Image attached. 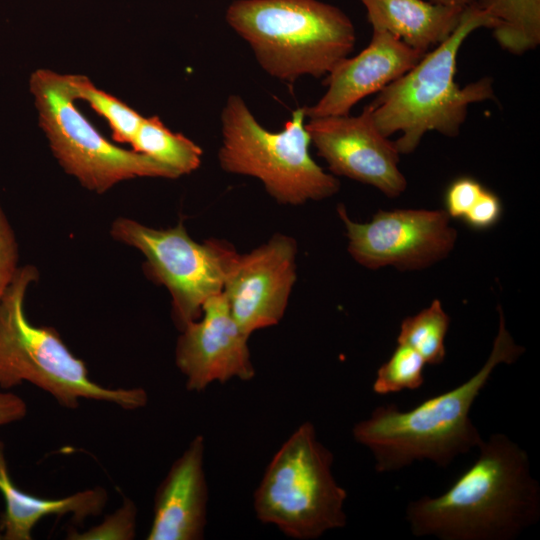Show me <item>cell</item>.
Segmentation results:
<instances>
[{"instance_id":"6da1fadb","label":"cell","mask_w":540,"mask_h":540,"mask_svg":"<svg viewBox=\"0 0 540 540\" xmlns=\"http://www.w3.org/2000/svg\"><path fill=\"white\" fill-rule=\"evenodd\" d=\"M474 462L438 496L408 503L405 518L416 537L440 540H514L540 519V486L527 452L493 433Z\"/></svg>"},{"instance_id":"7a4b0ae2","label":"cell","mask_w":540,"mask_h":540,"mask_svg":"<svg viewBox=\"0 0 540 540\" xmlns=\"http://www.w3.org/2000/svg\"><path fill=\"white\" fill-rule=\"evenodd\" d=\"M498 309L499 328L490 355L467 381L407 411L395 404L378 406L353 426L354 440L370 450L378 473L398 471L423 460L445 468L483 442L470 417L473 404L497 366L512 364L524 353Z\"/></svg>"},{"instance_id":"3957f363","label":"cell","mask_w":540,"mask_h":540,"mask_svg":"<svg viewBox=\"0 0 540 540\" xmlns=\"http://www.w3.org/2000/svg\"><path fill=\"white\" fill-rule=\"evenodd\" d=\"M493 21L477 0L466 6L451 35L425 53L404 75L378 92L369 104L378 129L394 141L400 154L413 152L424 135L459 134L471 104L495 99L493 80L483 77L460 87L455 80L459 50L479 28Z\"/></svg>"},{"instance_id":"277c9868","label":"cell","mask_w":540,"mask_h":540,"mask_svg":"<svg viewBox=\"0 0 540 540\" xmlns=\"http://www.w3.org/2000/svg\"><path fill=\"white\" fill-rule=\"evenodd\" d=\"M226 21L249 44L261 68L287 83L327 76L356 40L347 14L319 0H235Z\"/></svg>"},{"instance_id":"5b68a950","label":"cell","mask_w":540,"mask_h":540,"mask_svg":"<svg viewBox=\"0 0 540 540\" xmlns=\"http://www.w3.org/2000/svg\"><path fill=\"white\" fill-rule=\"evenodd\" d=\"M38 278L35 266H19L0 300V387L10 389L29 382L67 409H77L82 399L125 410L146 406V390L110 388L94 382L85 362L70 351L54 327L36 326L28 320L25 297Z\"/></svg>"},{"instance_id":"8992f818","label":"cell","mask_w":540,"mask_h":540,"mask_svg":"<svg viewBox=\"0 0 540 540\" xmlns=\"http://www.w3.org/2000/svg\"><path fill=\"white\" fill-rule=\"evenodd\" d=\"M305 118V107H299L281 131L272 132L257 121L241 96L231 94L221 112V168L260 180L281 204L296 206L333 196L339 181L311 157Z\"/></svg>"},{"instance_id":"52a82bcc","label":"cell","mask_w":540,"mask_h":540,"mask_svg":"<svg viewBox=\"0 0 540 540\" xmlns=\"http://www.w3.org/2000/svg\"><path fill=\"white\" fill-rule=\"evenodd\" d=\"M333 459L313 424H301L275 453L254 492L257 518L299 540L345 527L347 492L333 476Z\"/></svg>"},{"instance_id":"ba28073f","label":"cell","mask_w":540,"mask_h":540,"mask_svg":"<svg viewBox=\"0 0 540 540\" xmlns=\"http://www.w3.org/2000/svg\"><path fill=\"white\" fill-rule=\"evenodd\" d=\"M28 86L54 158L85 189L102 194L138 177L179 178L162 163L105 138L78 109L70 74L39 68Z\"/></svg>"},{"instance_id":"9c48e42d","label":"cell","mask_w":540,"mask_h":540,"mask_svg":"<svg viewBox=\"0 0 540 540\" xmlns=\"http://www.w3.org/2000/svg\"><path fill=\"white\" fill-rule=\"evenodd\" d=\"M110 234L144 255V272L168 290L179 330L198 319L204 303L222 292L227 262L234 251L223 241L198 243L182 221L174 227L155 229L126 217L113 221Z\"/></svg>"},{"instance_id":"30bf717a","label":"cell","mask_w":540,"mask_h":540,"mask_svg":"<svg viewBox=\"0 0 540 540\" xmlns=\"http://www.w3.org/2000/svg\"><path fill=\"white\" fill-rule=\"evenodd\" d=\"M337 210L346 227L350 255L369 269L427 268L447 257L456 243L457 232L445 210H380L367 223L351 220L343 205Z\"/></svg>"},{"instance_id":"8fae6325","label":"cell","mask_w":540,"mask_h":540,"mask_svg":"<svg viewBox=\"0 0 540 540\" xmlns=\"http://www.w3.org/2000/svg\"><path fill=\"white\" fill-rule=\"evenodd\" d=\"M297 245L275 234L249 253L230 255L222 292L230 311L249 336L283 318L296 281Z\"/></svg>"},{"instance_id":"7c38bea8","label":"cell","mask_w":540,"mask_h":540,"mask_svg":"<svg viewBox=\"0 0 540 540\" xmlns=\"http://www.w3.org/2000/svg\"><path fill=\"white\" fill-rule=\"evenodd\" d=\"M305 128L333 175L371 185L389 198L405 191L407 180L398 167L400 153L376 126L369 105L355 116L311 118Z\"/></svg>"},{"instance_id":"4fadbf2b","label":"cell","mask_w":540,"mask_h":540,"mask_svg":"<svg viewBox=\"0 0 540 540\" xmlns=\"http://www.w3.org/2000/svg\"><path fill=\"white\" fill-rule=\"evenodd\" d=\"M180 331L175 364L185 376L187 390L201 392L214 381H247L255 376L250 336L234 319L223 292L210 297L201 316Z\"/></svg>"},{"instance_id":"5bb4252c","label":"cell","mask_w":540,"mask_h":540,"mask_svg":"<svg viewBox=\"0 0 540 540\" xmlns=\"http://www.w3.org/2000/svg\"><path fill=\"white\" fill-rule=\"evenodd\" d=\"M372 30L366 48L344 58L328 73L327 90L315 104L305 107L306 117L350 114L359 101L397 80L424 55L386 31Z\"/></svg>"},{"instance_id":"9a60e30c","label":"cell","mask_w":540,"mask_h":540,"mask_svg":"<svg viewBox=\"0 0 540 540\" xmlns=\"http://www.w3.org/2000/svg\"><path fill=\"white\" fill-rule=\"evenodd\" d=\"M205 441L197 435L173 462L154 496L148 540H199L207 522Z\"/></svg>"},{"instance_id":"2e32d148","label":"cell","mask_w":540,"mask_h":540,"mask_svg":"<svg viewBox=\"0 0 540 540\" xmlns=\"http://www.w3.org/2000/svg\"><path fill=\"white\" fill-rule=\"evenodd\" d=\"M0 492L5 508L0 517L1 540H30L34 527L49 515L70 514L76 523L99 515L108 501L103 487L78 491L63 498H41L17 487L8 470L4 444L0 441Z\"/></svg>"},{"instance_id":"e0dca14e","label":"cell","mask_w":540,"mask_h":540,"mask_svg":"<svg viewBox=\"0 0 540 540\" xmlns=\"http://www.w3.org/2000/svg\"><path fill=\"white\" fill-rule=\"evenodd\" d=\"M372 29L383 30L425 54L447 39L464 8L427 0H358Z\"/></svg>"},{"instance_id":"ac0fdd59","label":"cell","mask_w":540,"mask_h":540,"mask_svg":"<svg viewBox=\"0 0 540 540\" xmlns=\"http://www.w3.org/2000/svg\"><path fill=\"white\" fill-rule=\"evenodd\" d=\"M493 21V36L509 53L524 54L540 44V0H477Z\"/></svg>"},{"instance_id":"d6986e66","label":"cell","mask_w":540,"mask_h":540,"mask_svg":"<svg viewBox=\"0 0 540 540\" xmlns=\"http://www.w3.org/2000/svg\"><path fill=\"white\" fill-rule=\"evenodd\" d=\"M130 146L133 151L167 166L178 177L198 169L203 153L200 146L170 130L156 115L144 117Z\"/></svg>"},{"instance_id":"ffe728a7","label":"cell","mask_w":540,"mask_h":540,"mask_svg":"<svg viewBox=\"0 0 540 540\" xmlns=\"http://www.w3.org/2000/svg\"><path fill=\"white\" fill-rule=\"evenodd\" d=\"M449 324L450 318L441 301L435 299L427 308L401 322L397 342L418 352L426 364H441L446 355Z\"/></svg>"},{"instance_id":"44dd1931","label":"cell","mask_w":540,"mask_h":540,"mask_svg":"<svg viewBox=\"0 0 540 540\" xmlns=\"http://www.w3.org/2000/svg\"><path fill=\"white\" fill-rule=\"evenodd\" d=\"M70 77L77 100L86 102L106 120L113 141L130 145L144 116L119 98L98 88L88 77L79 74H70Z\"/></svg>"},{"instance_id":"7402d4cb","label":"cell","mask_w":540,"mask_h":540,"mask_svg":"<svg viewBox=\"0 0 540 540\" xmlns=\"http://www.w3.org/2000/svg\"><path fill=\"white\" fill-rule=\"evenodd\" d=\"M425 365L418 352L407 345L398 344L389 359L377 370L373 392L387 395L420 388L425 381Z\"/></svg>"},{"instance_id":"603a6c76","label":"cell","mask_w":540,"mask_h":540,"mask_svg":"<svg viewBox=\"0 0 540 540\" xmlns=\"http://www.w3.org/2000/svg\"><path fill=\"white\" fill-rule=\"evenodd\" d=\"M137 509L133 501L123 498L122 505L98 525L84 532L69 529L66 539L70 540H131L136 535Z\"/></svg>"},{"instance_id":"cb8c5ba5","label":"cell","mask_w":540,"mask_h":540,"mask_svg":"<svg viewBox=\"0 0 540 540\" xmlns=\"http://www.w3.org/2000/svg\"><path fill=\"white\" fill-rule=\"evenodd\" d=\"M484 187L476 179L462 176L454 179L444 194L445 211L452 218L462 219L477 201Z\"/></svg>"},{"instance_id":"d4e9b609","label":"cell","mask_w":540,"mask_h":540,"mask_svg":"<svg viewBox=\"0 0 540 540\" xmlns=\"http://www.w3.org/2000/svg\"><path fill=\"white\" fill-rule=\"evenodd\" d=\"M15 232L0 204V300L19 268Z\"/></svg>"},{"instance_id":"484cf974","label":"cell","mask_w":540,"mask_h":540,"mask_svg":"<svg viewBox=\"0 0 540 540\" xmlns=\"http://www.w3.org/2000/svg\"><path fill=\"white\" fill-rule=\"evenodd\" d=\"M503 207L498 195L484 187L477 201L462 218L474 230H486L498 223Z\"/></svg>"},{"instance_id":"4316f807","label":"cell","mask_w":540,"mask_h":540,"mask_svg":"<svg viewBox=\"0 0 540 540\" xmlns=\"http://www.w3.org/2000/svg\"><path fill=\"white\" fill-rule=\"evenodd\" d=\"M26 402L11 392H0V427L22 420L27 414Z\"/></svg>"},{"instance_id":"83f0119b","label":"cell","mask_w":540,"mask_h":540,"mask_svg":"<svg viewBox=\"0 0 540 540\" xmlns=\"http://www.w3.org/2000/svg\"><path fill=\"white\" fill-rule=\"evenodd\" d=\"M427 1L437 3V4L458 6V7L465 8L466 6L470 5L475 0H427Z\"/></svg>"}]
</instances>
